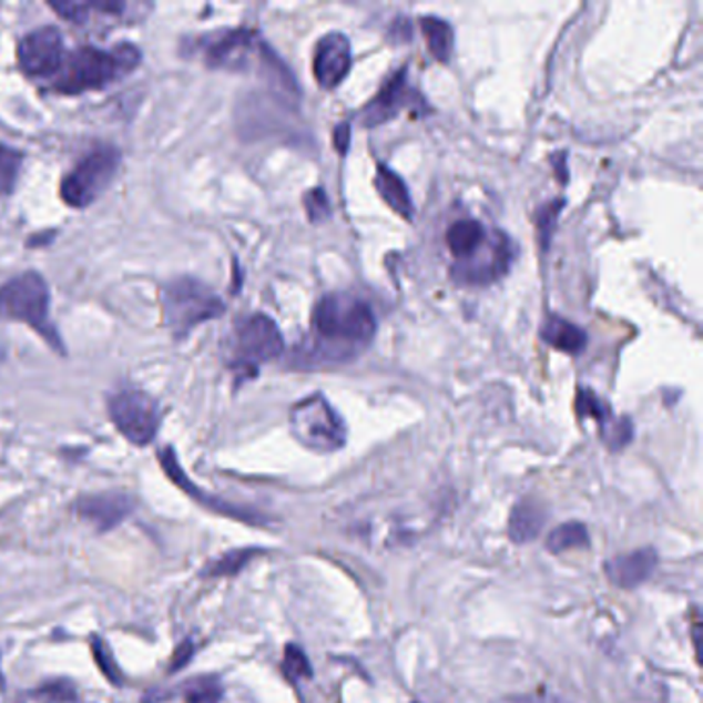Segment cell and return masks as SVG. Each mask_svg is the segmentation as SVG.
<instances>
[{
    "instance_id": "44dd1931",
    "label": "cell",
    "mask_w": 703,
    "mask_h": 703,
    "mask_svg": "<svg viewBox=\"0 0 703 703\" xmlns=\"http://www.w3.org/2000/svg\"><path fill=\"white\" fill-rule=\"evenodd\" d=\"M424 35H426L427 48L431 57L440 62H450L455 52V30L450 23H446L440 17H421L419 21Z\"/></svg>"
},
{
    "instance_id": "4dcf8cb0",
    "label": "cell",
    "mask_w": 703,
    "mask_h": 703,
    "mask_svg": "<svg viewBox=\"0 0 703 703\" xmlns=\"http://www.w3.org/2000/svg\"><path fill=\"white\" fill-rule=\"evenodd\" d=\"M33 695L45 703H71L74 702V687L69 681H52L44 683Z\"/></svg>"
},
{
    "instance_id": "d6a6232c",
    "label": "cell",
    "mask_w": 703,
    "mask_h": 703,
    "mask_svg": "<svg viewBox=\"0 0 703 703\" xmlns=\"http://www.w3.org/2000/svg\"><path fill=\"white\" fill-rule=\"evenodd\" d=\"M50 9H54L62 19L73 23H85L89 13L93 11L91 2H50Z\"/></svg>"
},
{
    "instance_id": "8992f818",
    "label": "cell",
    "mask_w": 703,
    "mask_h": 703,
    "mask_svg": "<svg viewBox=\"0 0 703 703\" xmlns=\"http://www.w3.org/2000/svg\"><path fill=\"white\" fill-rule=\"evenodd\" d=\"M289 421L297 441L320 455L337 452L347 440L343 419L323 395L308 396L297 403L292 409Z\"/></svg>"
},
{
    "instance_id": "f546056e",
    "label": "cell",
    "mask_w": 703,
    "mask_h": 703,
    "mask_svg": "<svg viewBox=\"0 0 703 703\" xmlns=\"http://www.w3.org/2000/svg\"><path fill=\"white\" fill-rule=\"evenodd\" d=\"M602 440L609 444V448L617 452V450H623L631 438H633V426H631L628 417H621V419H613L611 426L607 427L604 431H601Z\"/></svg>"
},
{
    "instance_id": "7a4b0ae2",
    "label": "cell",
    "mask_w": 703,
    "mask_h": 703,
    "mask_svg": "<svg viewBox=\"0 0 703 703\" xmlns=\"http://www.w3.org/2000/svg\"><path fill=\"white\" fill-rule=\"evenodd\" d=\"M203 59L211 69L234 73L254 71L287 98H299L294 74L289 73L277 54L264 44L263 38L256 31H221L217 35H211L203 45Z\"/></svg>"
},
{
    "instance_id": "1f68e13d",
    "label": "cell",
    "mask_w": 703,
    "mask_h": 703,
    "mask_svg": "<svg viewBox=\"0 0 703 703\" xmlns=\"http://www.w3.org/2000/svg\"><path fill=\"white\" fill-rule=\"evenodd\" d=\"M304 206H306V213H308V220L312 223H323L330 217V203H328V196L323 189H312V191L306 192Z\"/></svg>"
},
{
    "instance_id": "d4e9b609",
    "label": "cell",
    "mask_w": 703,
    "mask_h": 703,
    "mask_svg": "<svg viewBox=\"0 0 703 703\" xmlns=\"http://www.w3.org/2000/svg\"><path fill=\"white\" fill-rule=\"evenodd\" d=\"M258 556L256 549H242V551H230L225 556L217 559L215 563H211L205 570L208 578H221V575H234L242 572L246 568V563L252 561V557Z\"/></svg>"
},
{
    "instance_id": "4316f807",
    "label": "cell",
    "mask_w": 703,
    "mask_h": 703,
    "mask_svg": "<svg viewBox=\"0 0 703 703\" xmlns=\"http://www.w3.org/2000/svg\"><path fill=\"white\" fill-rule=\"evenodd\" d=\"M283 673L292 683H299L312 676V664L299 645H287L285 659H283Z\"/></svg>"
},
{
    "instance_id": "2e32d148",
    "label": "cell",
    "mask_w": 703,
    "mask_h": 703,
    "mask_svg": "<svg viewBox=\"0 0 703 703\" xmlns=\"http://www.w3.org/2000/svg\"><path fill=\"white\" fill-rule=\"evenodd\" d=\"M659 566V556L654 549H638L628 556H617L604 566L609 580L619 588L640 587L654 573Z\"/></svg>"
},
{
    "instance_id": "7c38bea8",
    "label": "cell",
    "mask_w": 703,
    "mask_h": 703,
    "mask_svg": "<svg viewBox=\"0 0 703 703\" xmlns=\"http://www.w3.org/2000/svg\"><path fill=\"white\" fill-rule=\"evenodd\" d=\"M407 77H409L407 69H400L398 73L393 74V77L384 83V88L378 91V95L361 110L359 122H361L366 129L380 126L384 122H388V120L398 116L400 110L410 108V105H415V103L426 105L424 98L409 88Z\"/></svg>"
},
{
    "instance_id": "484cf974",
    "label": "cell",
    "mask_w": 703,
    "mask_h": 703,
    "mask_svg": "<svg viewBox=\"0 0 703 703\" xmlns=\"http://www.w3.org/2000/svg\"><path fill=\"white\" fill-rule=\"evenodd\" d=\"M21 162H23V157L19 151L0 145V196H9L11 192L16 191Z\"/></svg>"
},
{
    "instance_id": "277c9868",
    "label": "cell",
    "mask_w": 703,
    "mask_h": 703,
    "mask_svg": "<svg viewBox=\"0 0 703 703\" xmlns=\"http://www.w3.org/2000/svg\"><path fill=\"white\" fill-rule=\"evenodd\" d=\"M48 314H50V292L42 275L30 271L11 278L9 283L0 287V318L28 324L33 330H38L54 349L62 352V340L57 328L50 323Z\"/></svg>"
},
{
    "instance_id": "6da1fadb",
    "label": "cell",
    "mask_w": 703,
    "mask_h": 703,
    "mask_svg": "<svg viewBox=\"0 0 703 703\" xmlns=\"http://www.w3.org/2000/svg\"><path fill=\"white\" fill-rule=\"evenodd\" d=\"M312 328L320 359L345 361L364 352L376 335V318L369 304L347 294L324 295L314 309Z\"/></svg>"
},
{
    "instance_id": "ffe728a7",
    "label": "cell",
    "mask_w": 703,
    "mask_h": 703,
    "mask_svg": "<svg viewBox=\"0 0 703 703\" xmlns=\"http://www.w3.org/2000/svg\"><path fill=\"white\" fill-rule=\"evenodd\" d=\"M485 240H487V230L479 221L475 220L456 221L446 235L448 248L458 263L470 258L477 249L483 246Z\"/></svg>"
},
{
    "instance_id": "d6986e66",
    "label": "cell",
    "mask_w": 703,
    "mask_h": 703,
    "mask_svg": "<svg viewBox=\"0 0 703 703\" xmlns=\"http://www.w3.org/2000/svg\"><path fill=\"white\" fill-rule=\"evenodd\" d=\"M541 338L557 352L568 353V355H580L588 345L587 333L580 326L568 323L566 318H559V316H549L544 320Z\"/></svg>"
},
{
    "instance_id": "9a60e30c",
    "label": "cell",
    "mask_w": 703,
    "mask_h": 703,
    "mask_svg": "<svg viewBox=\"0 0 703 703\" xmlns=\"http://www.w3.org/2000/svg\"><path fill=\"white\" fill-rule=\"evenodd\" d=\"M160 462H162L165 475H167L182 491H186L192 499L201 501L203 506L211 508L213 512L225 513V516H232V518H237V520H242V522H249V524H266L263 513L244 510V508H235V506L227 503V501L208 498L205 491H201L196 485L192 483L191 479H189V475L177 465V458L172 448H163V450H160Z\"/></svg>"
},
{
    "instance_id": "3957f363",
    "label": "cell",
    "mask_w": 703,
    "mask_h": 703,
    "mask_svg": "<svg viewBox=\"0 0 703 703\" xmlns=\"http://www.w3.org/2000/svg\"><path fill=\"white\" fill-rule=\"evenodd\" d=\"M141 64V52L132 44H118L112 50L77 48L62 62L52 91L60 95H79L85 91L108 88L131 74Z\"/></svg>"
},
{
    "instance_id": "30bf717a",
    "label": "cell",
    "mask_w": 703,
    "mask_h": 703,
    "mask_svg": "<svg viewBox=\"0 0 703 703\" xmlns=\"http://www.w3.org/2000/svg\"><path fill=\"white\" fill-rule=\"evenodd\" d=\"M285 349L277 324L254 314L235 326L234 366L256 374V366L278 357Z\"/></svg>"
},
{
    "instance_id": "8fae6325",
    "label": "cell",
    "mask_w": 703,
    "mask_h": 703,
    "mask_svg": "<svg viewBox=\"0 0 703 703\" xmlns=\"http://www.w3.org/2000/svg\"><path fill=\"white\" fill-rule=\"evenodd\" d=\"M21 71L31 79H45L60 71L64 62V44L57 28H40L28 33L17 48Z\"/></svg>"
},
{
    "instance_id": "e0dca14e",
    "label": "cell",
    "mask_w": 703,
    "mask_h": 703,
    "mask_svg": "<svg viewBox=\"0 0 703 703\" xmlns=\"http://www.w3.org/2000/svg\"><path fill=\"white\" fill-rule=\"evenodd\" d=\"M544 522H547V512L542 503H539L537 499H520L510 513L508 534L518 544L532 542L541 534Z\"/></svg>"
},
{
    "instance_id": "7402d4cb",
    "label": "cell",
    "mask_w": 703,
    "mask_h": 703,
    "mask_svg": "<svg viewBox=\"0 0 703 703\" xmlns=\"http://www.w3.org/2000/svg\"><path fill=\"white\" fill-rule=\"evenodd\" d=\"M588 544H590V537H588L587 527L580 522H566L561 527L553 528L544 542L547 551L553 556L570 549H584Z\"/></svg>"
},
{
    "instance_id": "52a82bcc",
    "label": "cell",
    "mask_w": 703,
    "mask_h": 703,
    "mask_svg": "<svg viewBox=\"0 0 703 703\" xmlns=\"http://www.w3.org/2000/svg\"><path fill=\"white\" fill-rule=\"evenodd\" d=\"M120 167V153L114 147H100L91 151L81 162L74 165L60 184L62 201L73 208H85L95 203Z\"/></svg>"
},
{
    "instance_id": "5bb4252c",
    "label": "cell",
    "mask_w": 703,
    "mask_h": 703,
    "mask_svg": "<svg viewBox=\"0 0 703 703\" xmlns=\"http://www.w3.org/2000/svg\"><path fill=\"white\" fill-rule=\"evenodd\" d=\"M132 510H134V501L131 496L118 493V491L85 496V498L77 499L74 503V512L102 532L112 530L120 522H124V518H129Z\"/></svg>"
},
{
    "instance_id": "f1b7e54d",
    "label": "cell",
    "mask_w": 703,
    "mask_h": 703,
    "mask_svg": "<svg viewBox=\"0 0 703 703\" xmlns=\"http://www.w3.org/2000/svg\"><path fill=\"white\" fill-rule=\"evenodd\" d=\"M91 650H93V659L98 662V666H100V671H102L103 676H105L110 683L120 685V683H122V674H120L116 660L112 656V652H110L108 644H105L103 640H100V638H93V642H91Z\"/></svg>"
},
{
    "instance_id": "83f0119b",
    "label": "cell",
    "mask_w": 703,
    "mask_h": 703,
    "mask_svg": "<svg viewBox=\"0 0 703 703\" xmlns=\"http://www.w3.org/2000/svg\"><path fill=\"white\" fill-rule=\"evenodd\" d=\"M566 206V201H551L547 205H542L537 213V223H539V237H541L542 249L549 248L551 244V235L556 232L557 217L561 213V208Z\"/></svg>"
},
{
    "instance_id": "e575fe53",
    "label": "cell",
    "mask_w": 703,
    "mask_h": 703,
    "mask_svg": "<svg viewBox=\"0 0 703 703\" xmlns=\"http://www.w3.org/2000/svg\"><path fill=\"white\" fill-rule=\"evenodd\" d=\"M349 143H352V124L343 122L335 129V149L340 155H345L349 149Z\"/></svg>"
},
{
    "instance_id": "cb8c5ba5",
    "label": "cell",
    "mask_w": 703,
    "mask_h": 703,
    "mask_svg": "<svg viewBox=\"0 0 703 703\" xmlns=\"http://www.w3.org/2000/svg\"><path fill=\"white\" fill-rule=\"evenodd\" d=\"M221 695L223 689L215 676H196L184 687L186 703H220Z\"/></svg>"
},
{
    "instance_id": "836d02e7",
    "label": "cell",
    "mask_w": 703,
    "mask_h": 703,
    "mask_svg": "<svg viewBox=\"0 0 703 703\" xmlns=\"http://www.w3.org/2000/svg\"><path fill=\"white\" fill-rule=\"evenodd\" d=\"M192 654H194V645H192V642H184V644L177 645L176 652H174V656H172V662H170V673L182 671V669L191 662Z\"/></svg>"
},
{
    "instance_id": "5b68a950",
    "label": "cell",
    "mask_w": 703,
    "mask_h": 703,
    "mask_svg": "<svg viewBox=\"0 0 703 703\" xmlns=\"http://www.w3.org/2000/svg\"><path fill=\"white\" fill-rule=\"evenodd\" d=\"M163 318L172 335L184 338L194 326L220 318L225 304L205 283L192 277L170 281L162 292Z\"/></svg>"
},
{
    "instance_id": "9c48e42d",
    "label": "cell",
    "mask_w": 703,
    "mask_h": 703,
    "mask_svg": "<svg viewBox=\"0 0 703 703\" xmlns=\"http://www.w3.org/2000/svg\"><path fill=\"white\" fill-rule=\"evenodd\" d=\"M516 254L512 240L496 230L470 258L452 266V277L460 285H491L508 275Z\"/></svg>"
},
{
    "instance_id": "ba28073f",
    "label": "cell",
    "mask_w": 703,
    "mask_h": 703,
    "mask_svg": "<svg viewBox=\"0 0 703 703\" xmlns=\"http://www.w3.org/2000/svg\"><path fill=\"white\" fill-rule=\"evenodd\" d=\"M108 410L118 431L134 446L151 444L162 421L157 403L136 388H122L110 396Z\"/></svg>"
},
{
    "instance_id": "d590c367",
    "label": "cell",
    "mask_w": 703,
    "mask_h": 703,
    "mask_svg": "<svg viewBox=\"0 0 703 703\" xmlns=\"http://www.w3.org/2000/svg\"><path fill=\"white\" fill-rule=\"evenodd\" d=\"M390 40H393L395 44L410 42V26L407 19H396L395 26L390 28Z\"/></svg>"
},
{
    "instance_id": "4fadbf2b",
    "label": "cell",
    "mask_w": 703,
    "mask_h": 703,
    "mask_svg": "<svg viewBox=\"0 0 703 703\" xmlns=\"http://www.w3.org/2000/svg\"><path fill=\"white\" fill-rule=\"evenodd\" d=\"M352 42L345 33L324 35L314 52V77L323 89H335L352 71Z\"/></svg>"
},
{
    "instance_id": "603a6c76",
    "label": "cell",
    "mask_w": 703,
    "mask_h": 703,
    "mask_svg": "<svg viewBox=\"0 0 703 703\" xmlns=\"http://www.w3.org/2000/svg\"><path fill=\"white\" fill-rule=\"evenodd\" d=\"M575 409L582 417L594 419L601 427V431H604L613 421V410L609 407V403H604L592 390H580L578 400H575Z\"/></svg>"
},
{
    "instance_id": "ac0fdd59",
    "label": "cell",
    "mask_w": 703,
    "mask_h": 703,
    "mask_svg": "<svg viewBox=\"0 0 703 703\" xmlns=\"http://www.w3.org/2000/svg\"><path fill=\"white\" fill-rule=\"evenodd\" d=\"M376 191L384 198V203L390 206L395 213H398L403 220L412 221L415 215V205L410 198L409 189L405 184V180L393 172L390 167H386L384 163L378 165L376 170Z\"/></svg>"
}]
</instances>
